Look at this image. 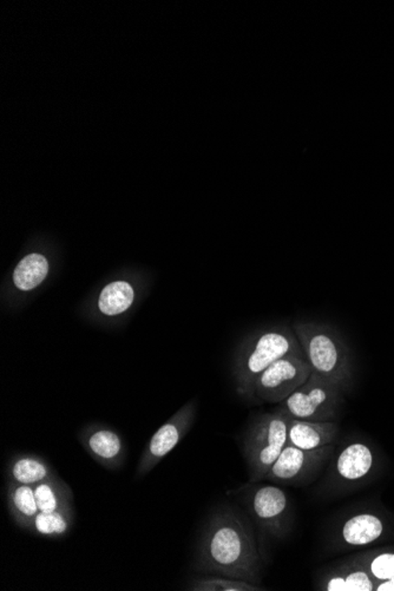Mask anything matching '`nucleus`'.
Masks as SVG:
<instances>
[{"instance_id":"6","label":"nucleus","mask_w":394,"mask_h":591,"mask_svg":"<svg viewBox=\"0 0 394 591\" xmlns=\"http://www.w3.org/2000/svg\"><path fill=\"white\" fill-rule=\"evenodd\" d=\"M312 375L306 356H285L262 372L254 384V394L263 402H283Z\"/></svg>"},{"instance_id":"19","label":"nucleus","mask_w":394,"mask_h":591,"mask_svg":"<svg viewBox=\"0 0 394 591\" xmlns=\"http://www.w3.org/2000/svg\"><path fill=\"white\" fill-rule=\"evenodd\" d=\"M135 299V292L127 281H113L105 286L98 299V308L107 317L127 312Z\"/></svg>"},{"instance_id":"3","label":"nucleus","mask_w":394,"mask_h":591,"mask_svg":"<svg viewBox=\"0 0 394 591\" xmlns=\"http://www.w3.org/2000/svg\"><path fill=\"white\" fill-rule=\"evenodd\" d=\"M290 418L275 411L262 414L249 427L244 441V456L249 483L262 482L287 445Z\"/></svg>"},{"instance_id":"8","label":"nucleus","mask_w":394,"mask_h":591,"mask_svg":"<svg viewBox=\"0 0 394 591\" xmlns=\"http://www.w3.org/2000/svg\"><path fill=\"white\" fill-rule=\"evenodd\" d=\"M194 419V409L188 405L161 426L150 438L139 457L135 478H143L154 470L184 438Z\"/></svg>"},{"instance_id":"15","label":"nucleus","mask_w":394,"mask_h":591,"mask_svg":"<svg viewBox=\"0 0 394 591\" xmlns=\"http://www.w3.org/2000/svg\"><path fill=\"white\" fill-rule=\"evenodd\" d=\"M74 505L52 512H39L33 518L27 531L40 537L62 538L74 526Z\"/></svg>"},{"instance_id":"17","label":"nucleus","mask_w":394,"mask_h":591,"mask_svg":"<svg viewBox=\"0 0 394 591\" xmlns=\"http://www.w3.org/2000/svg\"><path fill=\"white\" fill-rule=\"evenodd\" d=\"M383 530V523L377 516L361 514L345 523L342 537L347 544L366 545L377 541L381 536Z\"/></svg>"},{"instance_id":"1","label":"nucleus","mask_w":394,"mask_h":591,"mask_svg":"<svg viewBox=\"0 0 394 591\" xmlns=\"http://www.w3.org/2000/svg\"><path fill=\"white\" fill-rule=\"evenodd\" d=\"M261 565L255 533L249 522L232 506L219 507L202 533L196 572L259 584Z\"/></svg>"},{"instance_id":"2","label":"nucleus","mask_w":394,"mask_h":591,"mask_svg":"<svg viewBox=\"0 0 394 591\" xmlns=\"http://www.w3.org/2000/svg\"><path fill=\"white\" fill-rule=\"evenodd\" d=\"M305 356L298 336L287 327L263 331L253 336L236 361L237 391L241 394L254 393L256 379L271 365L285 356Z\"/></svg>"},{"instance_id":"10","label":"nucleus","mask_w":394,"mask_h":591,"mask_svg":"<svg viewBox=\"0 0 394 591\" xmlns=\"http://www.w3.org/2000/svg\"><path fill=\"white\" fill-rule=\"evenodd\" d=\"M79 441L86 452L101 466L116 471L127 460V446L115 430L91 425L81 431Z\"/></svg>"},{"instance_id":"5","label":"nucleus","mask_w":394,"mask_h":591,"mask_svg":"<svg viewBox=\"0 0 394 591\" xmlns=\"http://www.w3.org/2000/svg\"><path fill=\"white\" fill-rule=\"evenodd\" d=\"M340 387L312 372L308 380L280 402L276 411L290 419L331 421L336 417Z\"/></svg>"},{"instance_id":"20","label":"nucleus","mask_w":394,"mask_h":591,"mask_svg":"<svg viewBox=\"0 0 394 591\" xmlns=\"http://www.w3.org/2000/svg\"><path fill=\"white\" fill-rule=\"evenodd\" d=\"M194 591H261L262 588L258 584L249 583L246 581L235 580L223 576L209 575L191 581L188 587Z\"/></svg>"},{"instance_id":"9","label":"nucleus","mask_w":394,"mask_h":591,"mask_svg":"<svg viewBox=\"0 0 394 591\" xmlns=\"http://www.w3.org/2000/svg\"><path fill=\"white\" fill-rule=\"evenodd\" d=\"M251 516L268 533L280 537L285 531L290 503L285 491L276 485L249 483L244 492Z\"/></svg>"},{"instance_id":"12","label":"nucleus","mask_w":394,"mask_h":591,"mask_svg":"<svg viewBox=\"0 0 394 591\" xmlns=\"http://www.w3.org/2000/svg\"><path fill=\"white\" fill-rule=\"evenodd\" d=\"M57 475L49 462L35 453H16L8 460L6 482L36 487Z\"/></svg>"},{"instance_id":"18","label":"nucleus","mask_w":394,"mask_h":591,"mask_svg":"<svg viewBox=\"0 0 394 591\" xmlns=\"http://www.w3.org/2000/svg\"><path fill=\"white\" fill-rule=\"evenodd\" d=\"M49 273V262L42 254H30L25 256L13 271V283L19 290H35L43 283Z\"/></svg>"},{"instance_id":"14","label":"nucleus","mask_w":394,"mask_h":591,"mask_svg":"<svg viewBox=\"0 0 394 591\" xmlns=\"http://www.w3.org/2000/svg\"><path fill=\"white\" fill-rule=\"evenodd\" d=\"M35 495L40 512H52L74 506V491L58 475L37 484Z\"/></svg>"},{"instance_id":"13","label":"nucleus","mask_w":394,"mask_h":591,"mask_svg":"<svg viewBox=\"0 0 394 591\" xmlns=\"http://www.w3.org/2000/svg\"><path fill=\"white\" fill-rule=\"evenodd\" d=\"M8 514L22 529H29L33 518L40 512L35 495V487L6 482Z\"/></svg>"},{"instance_id":"11","label":"nucleus","mask_w":394,"mask_h":591,"mask_svg":"<svg viewBox=\"0 0 394 591\" xmlns=\"http://www.w3.org/2000/svg\"><path fill=\"white\" fill-rule=\"evenodd\" d=\"M338 427L332 421H305L290 419L287 444L304 450H315L336 441Z\"/></svg>"},{"instance_id":"22","label":"nucleus","mask_w":394,"mask_h":591,"mask_svg":"<svg viewBox=\"0 0 394 591\" xmlns=\"http://www.w3.org/2000/svg\"><path fill=\"white\" fill-rule=\"evenodd\" d=\"M344 578L347 591L373 590V583H372L366 572H351L349 575H347V577H344Z\"/></svg>"},{"instance_id":"4","label":"nucleus","mask_w":394,"mask_h":591,"mask_svg":"<svg viewBox=\"0 0 394 591\" xmlns=\"http://www.w3.org/2000/svg\"><path fill=\"white\" fill-rule=\"evenodd\" d=\"M312 372L340 387L347 375V363L336 334L329 326L298 322L293 327Z\"/></svg>"},{"instance_id":"23","label":"nucleus","mask_w":394,"mask_h":591,"mask_svg":"<svg viewBox=\"0 0 394 591\" xmlns=\"http://www.w3.org/2000/svg\"><path fill=\"white\" fill-rule=\"evenodd\" d=\"M378 591H394V580H387L383 584L379 585Z\"/></svg>"},{"instance_id":"7","label":"nucleus","mask_w":394,"mask_h":591,"mask_svg":"<svg viewBox=\"0 0 394 591\" xmlns=\"http://www.w3.org/2000/svg\"><path fill=\"white\" fill-rule=\"evenodd\" d=\"M332 450V445L315 450H304L287 444L263 480L287 485L302 483L309 480V475H314L320 470Z\"/></svg>"},{"instance_id":"16","label":"nucleus","mask_w":394,"mask_h":591,"mask_svg":"<svg viewBox=\"0 0 394 591\" xmlns=\"http://www.w3.org/2000/svg\"><path fill=\"white\" fill-rule=\"evenodd\" d=\"M373 456L363 444H352L345 448L336 462V471L347 480L363 478L371 470Z\"/></svg>"},{"instance_id":"21","label":"nucleus","mask_w":394,"mask_h":591,"mask_svg":"<svg viewBox=\"0 0 394 591\" xmlns=\"http://www.w3.org/2000/svg\"><path fill=\"white\" fill-rule=\"evenodd\" d=\"M371 572L379 580H394V553H383L375 557Z\"/></svg>"}]
</instances>
